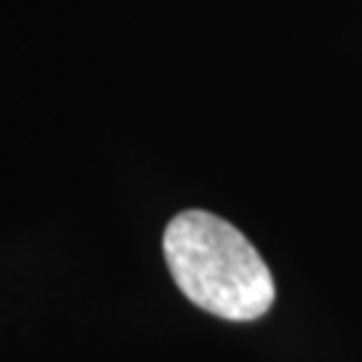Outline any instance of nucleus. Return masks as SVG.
<instances>
[{
  "instance_id": "nucleus-1",
  "label": "nucleus",
  "mask_w": 362,
  "mask_h": 362,
  "mask_svg": "<svg viewBox=\"0 0 362 362\" xmlns=\"http://www.w3.org/2000/svg\"><path fill=\"white\" fill-rule=\"evenodd\" d=\"M164 258L182 296L220 320H260L276 298L272 272L252 242L204 209H185L169 220Z\"/></svg>"
}]
</instances>
